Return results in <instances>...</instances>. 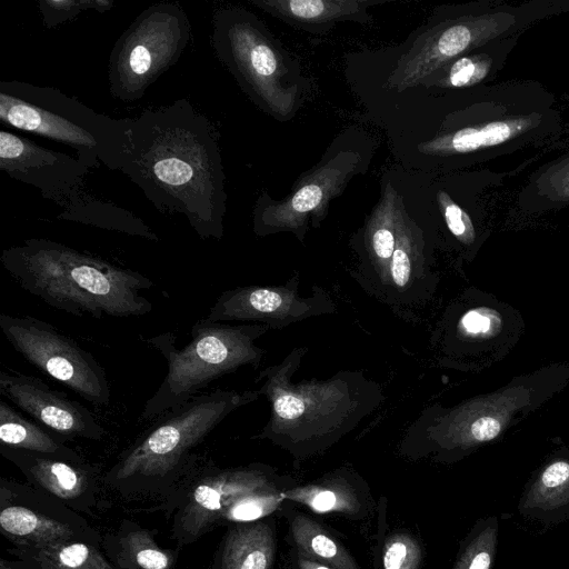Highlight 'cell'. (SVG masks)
<instances>
[{"label": "cell", "mask_w": 569, "mask_h": 569, "mask_svg": "<svg viewBox=\"0 0 569 569\" xmlns=\"http://www.w3.org/2000/svg\"><path fill=\"white\" fill-rule=\"evenodd\" d=\"M120 171L159 211L183 216L201 239L222 238L227 193L219 134L188 99L130 118Z\"/></svg>", "instance_id": "1"}, {"label": "cell", "mask_w": 569, "mask_h": 569, "mask_svg": "<svg viewBox=\"0 0 569 569\" xmlns=\"http://www.w3.org/2000/svg\"><path fill=\"white\" fill-rule=\"evenodd\" d=\"M0 262L27 292L77 317H140L152 310L141 290L153 287L142 273L63 243L31 238L3 249Z\"/></svg>", "instance_id": "2"}, {"label": "cell", "mask_w": 569, "mask_h": 569, "mask_svg": "<svg viewBox=\"0 0 569 569\" xmlns=\"http://www.w3.org/2000/svg\"><path fill=\"white\" fill-rule=\"evenodd\" d=\"M0 120L4 126L71 148L89 169L122 168L130 118L114 119L96 112L57 88L1 80Z\"/></svg>", "instance_id": "3"}, {"label": "cell", "mask_w": 569, "mask_h": 569, "mask_svg": "<svg viewBox=\"0 0 569 569\" xmlns=\"http://www.w3.org/2000/svg\"><path fill=\"white\" fill-rule=\"evenodd\" d=\"M211 46L257 107L279 121L296 114L303 101L306 80L254 14L240 7L217 9Z\"/></svg>", "instance_id": "4"}, {"label": "cell", "mask_w": 569, "mask_h": 569, "mask_svg": "<svg viewBox=\"0 0 569 569\" xmlns=\"http://www.w3.org/2000/svg\"><path fill=\"white\" fill-rule=\"evenodd\" d=\"M256 333L254 327H233L202 318L192 326L191 340L183 348L176 347L177 338L171 332L141 338L163 357L167 373L147 400L140 419L153 421L177 410L212 380L253 361Z\"/></svg>", "instance_id": "5"}, {"label": "cell", "mask_w": 569, "mask_h": 569, "mask_svg": "<svg viewBox=\"0 0 569 569\" xmlns=\"http://www.w3.org/2000/svg\"><path fill=\"white\" fill-rule=\"evenodd\" d=\"M253 398L252 392L227 390L194 396L177 410L154 419L123 451L110 477L118 482L168 477L231 411Z\"/></svg>", "instance_id": "6"}, {"label": "cell", "mask_w": 569, "mask_h": 569, "mask_svg": "<svg viewBox=\"0 0 569 569\" xmlns=\"http://www.w3.org/2000/svg\"><path fill=\"white\" fill-rule=\"evenodd\" d=\"M191 39L184 10L159 2L141 11L114 42L108 60L109 91L114 99L132 102L178 62Z\"/></svg>", "instance_id": "7"}, {"label": "cell", "mask_w": 569, "mask_h": 569, "mask_svg": "<svg viewBox=\"0 0 569 569\" xmlns=\"http://www.w3.org/2000/svg\"><path fill=\"white\" fill-rule=\"evenodd\" d=\"M518 16L508 9H473L428 26L398 59L388 89L405 91L429 82L460 56L516 31Z\"/></svg>", "instance_id": "8"}, {"label": "cell", "mask_w": 569, "mask_h": 569, "mask_svg": "<svg viewBox=\"0 0 569 569\" xmlns=\"http://www.w3.org/2000/svg\"><path fill=\"white\" fill-rule=\"evenodd\" d=\"M0 329L26 361L93 405L110 402L104 368L76 340L29 315L0 313Z\"/></svg>", "instance_id": "9"}, {"label": "cell", "mask_w": 569, "mask_h": 569, "mask_svg": "<svg viewBox=\"0 0 569 569\" xmlns=\"http://www.w3.org/2000/svg\"><path fill=\"white\" fill-rule=\"evenodd\" d=\"M360 153L340 151L297 180L287 197L277 201L261 196L254 209V229L264 233L300 230L309 220L320 222L330 201L340 196L360 171Z\"/></svg>", "instance_id": "10"}, {"label": "cell", "mask_w": 569, "mask_h": 569, "mask_svg": "<svg viewBox=\"0 0 569 569\" xmlns=\"http://www.w3.org/2000/svg\"><path fill=\"white\" fill-rule=\"evenodd\" d=\"M0 170L37 188L44 199L59 208L83 190L90 171L77 158L4 129L0 130Z\"/></svg>", "instance_id": "11"}, {"label": "cell", "mask_w": 569, "mask_h": 569, "mask_svg": "<svg viewBox=\"0 0 569 569\" xmlns=\"http://www.w3.org/2000/svg\"><path fill=\"white\" fill-rule=\"evenodd\" d=\"M0 395L51 432L66 438L101 439L106 430L93 413L41 379L11 368L0 370Z\"/></svg>", "instance_id": "12"}, {"label": "cell", "mask_w": 569, "mask_h": 569, "mask_svg": "<svg viewBox=\"0 0 569 569\" xmlns=\"http://www.w3.org/2000/svg\"><path fill=\"white\" fill-rule=\"evenodd\" d=\"M252 4L296 28L323 33L341 21L369 23L368 9L379 0H251Z\"/></svg>", "instance_id": "13"}, {"label": "cell", "mask_w": 569, "mask_h": 569, "mask_svg": "<svg viewBox=\"0 0 569 569\" xmlns=\"http://www.w3.org/2000/svg\"><path fill=\"white\" fill-rule=\"evenodd\" d=\"M273 489L257 470L238 469L213 471L203 477L193 489L191 507L204 522L213 520L238 499L253 492Z\"/></svg>", "instance_id": "14"}, {"label": "cell", "mask_w": 569, "mask_h": 569, "mask_svg": "<svg viewBox=\"0 0 569 569\" xmlns=\"http://www.w3.org/2000/svg\"><path fill=\"white\" fill-rule=\"evenodd\" d=\"M519 511L551 522L569 515V460H555L538 473L523 492Z\"/></svg>", "instance_id": "15"}, {"label": "cell", "mask_w": 569, "mask_h": 569, "mask_svg": "<svg viewBox=\"0 0 569 569\" xmlns=\"http://www.w3.org/2000/svg\"><path fill=\"white\" fill-rule=\"evenodd\" d=\"M57 218L151 241L160 240L157 233L134 213L117 204L97 199L83 190L61 207V212Z\"/></svg>", "instance_id": "16"}, {"label": "cell", "mask_w": 569, "mask_h": 569, "mask_svg": "<svg viewBox=\"0 0 569 569\" xmlns=\"http://www.w3.org/2000/svg\"><path fill=\"white\" fill-rule=\"evenodd\" d=\"M1 452L44 489L62 498L80 493L87 470L76 461L1 446Z\"/></svg>", "instance_id": "17"}, {"label": "cell", "mask_w": 569, "mask_h": 569, "mask_svg": "<svg viewBox=\"0 0 569 569\" xmlns=\"http://www.w3.org/2000/svg\"><path fill=\"white\" fill-rule=\"evenodd\" d=\"M530 393L523 387L501 390L478 399L470 409L471 416L458 442L478 445L493 440L509 422L513 412L529 402Z\"/></svg>", "instance_id": "18"}, {"label": "cell", "mask_w": 569, "mask_h": 569, "mask_svg": "<svg viewBox=\"0 0 569 569\" xmlns=\"http://www.w3.org/2000/svg\"><path fill=\"white\" fill-rule=\"evenodd\" d=\"M513 46L512 38L498 39L460 56L435 76L432 84L442 89H468L480 84L498 72Z\"/></svg>", "instance_id": "19"}, {"label": "cell", "mask_w": 569, "mask_h": 569, "mask_svg": "<svg viewBox=\"0 0 569 569\" xmlns=\"http://www.w3.org/2000/svg\"><path fill=\"white\" fill-rule=\"evenodd\" d=\"M38 422L27 419L0 398V442L2 447L80 462V457Z\"/></svg>", "instance_id": "20"}, {"label": "cell", "mask_w": 569, "mask_h": 569, "mask_svg": "<svg viewBox=\"0 0 569 569\" xmlns=\"http://www.w3.org/2000/svg\"><path fill=\"white\" fill-rule=\"evenodd\" d=\"M276 540L272 523L254 521L227 536L220 569H271Z\"/></svg>", "instance_id": "21"}, {"label": "cell", "mask_w": 569, "mask_h": 569, "mask_svg": "<svg viewBox=\"0 0 569 569\" xmlns=\"http://www.w3.org/2000/svg\"><path fill=\"white\" fill-rule=\"evenodd\" d=\"M290 530L300 553L335 569H359L348 550L306 515L295 513L290 521Z\"/></svg>", "instance_id": "22"}, {"label": "cell", "mask_w": 569, "mask_h": 569, "mask_svg": "<svg viewBox=\"0 0 569 569\" xmlns=\"http://www.w3.org/2000/svg\"><path fill=\"white\" fill-rule=\"evenodd\" d=\"M281 496L308 507L313 512H340L348 516L357 515L360 501L357 493L340 483H316L281 491Z\"/></svg>", "instance_id": "23"}, {"label": "cell", "mask_w": 569, "mask_h": 569, "mask_svg": "<svg viewBox=\"0 0 569 569\" xmlns=\"http://www.w3.org/2000/svg\"><path fill=\"white\" fill-rule=\"evenodd\" d=\"M401 199L392 184L387 182L369 219L370 244L376 257L381 260L390 259L396 249Z\"/></svg>", "instance_id": "24"}, {"label": "cell", "mask_w": 569, "mask_h": 569, "mask_svg": "<svg viewBox=\"0 0 569 569\" xmlns=\"http://www.w3.org/2000/svg\"><path fill=\"white\" fill-rule=\"evenodd\" d=\"M0 526L9 535L31 541L58 543L70 533L61 523L23 507H7L0 513Z\"/></svg>", "instance_id": "25"}, {"label": "cell", "mask_w": 569, "mask_h": 569, "mask_svg": "<svg viewBox=\"0 0 569 569\" xmlns=\"http://www.w3.org/2000/svg\"><path fill=\"white\" fill-rule=\"evenodd\" d=\"M497 517L479 520L465 540L452 569H491L497 555Z\"/></svg>", "instance_id": "26"}, {"label": "cell", "mask_w": 569, "mask_h": 569, "mask_svg": "<svg viewBox=\"0 0 569 569\" xmlns=\"http://www.w3.org/2000/svg\"><path fill=\"white\" fill-rule=\"evenodd\" d=\"M43 551L49 569H112L97 550L84 543L57 545Z\"/></svg>", "instance_id": "27"}, {"label": "cell", "mask_w": 569, "mask_h": 569, "mask_svg": "<svg viewBox=\"0 0 569 569\" xmlns=\"http://www.w3.org/2000/svg\"><path fill=\"white\" fill-rule=\"evenodd\" d=\"M282 501L281 491L276 489L253 492L234 501L222 517L233 522H254L272 513Z\"/></svg>", "instance_id": "28"}, {"label": "cell", "mask_w": 569, "mask_h": 569, "mask_svg": "<svg viewBox=\"0 0 569 569\" xmlns=\"http://www.w3.org/2000/svg\"><path fill=\"white\" fill-rule=\"evenodd\" d=\"M422 549L419 541L409 532L390 535L382 548L383 569H420Z\"/></svg>", "instance_id": "29"}, {"label": "cell", "mask_w": 569, "mask_h": 569, "mask_svg": "<svg viewBox=\"0 0 569 569\" xmlns=\"http://www.w3.org/2000/svg\"><path fill=\"white\" fill-rule=\"evenodd\" d=\"M113 2L110 0H40L38 2L42 22L48 29L76 19L82 11L106 12Z\"/></svg>", "instance_id": "30"}, {"label": "cell", "mask_w": 569, "mask_h": 569, "mask_svg": "<svg viewBox=\"0 0 569 569\" xmlns=\"http://www.w3.org/2000/svg\"><path fill=\"white\" fill-rule=\"evenodd\" d=\"M533 187L551 203H569V154L541 170Z\"/></svg>", "instance_id": "31"}, {"label": "cell", "mask_w": 569, "mask_h": 569, "mask_svg": "<svg viewBox=\"0 0 569 569\" xmlns=\"http://www.w3.org/2000/svg\"><path fill=\"white\" fill-rule=\"evenodd\" d=\"M437 202L450 232L462 243L471 244L476 230L469 214L443 190L438 191Z\"/></svg>", "instance_id": "32"}, {"label": "cell", "mask_w": 569, "mask_h": 569, "mask_svg": "<svg viewBox=\"0 0 569 569\" xmlns=\"http://www.w3.org/2000/svg\"><path fill=\"white\" fill-rule=\"evenodd\" d=\"M502 327V319L498 311L491 308H476L469 310L460 320V328L465 335L488 338L498 335Z\"/></svg>", "instance_id": "33"}, {"label": "cell", "mask_w": 569, "mask_h": 569, "mask_svg": "<svg viewBox=\"0 0 569 569\" xmlns=\"http://www.w3.org/2000/svg\"><path fill=\"white\" fill-rule=\"evenodd\" d=\"M134 560L142 569H167L169 566L168 556L153 547L139 548Z\"/></svg>", "instance_id": "34"}, {"label": "cell", "mask_w": 569, "mask_h": 569, "mask_svg": "<svg viewBox=\"0 0 569 569\" xmlns=\"http://www.w3.org/2000/svg\"><path fill=\"white\" fill-rule=\"evenodd\" d=\"M298 566L299 569H335L326 563H322L318 560H315L308 556H305L302 553H298Z\"/></svg>", "instance_id": "35"}]
</instances>
